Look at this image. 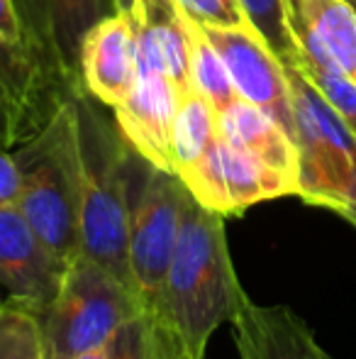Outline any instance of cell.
Returning <instances> with one entry per match:
<instances>
[{
  "mask_svg": "<svg viewBox=\"0 0 356 359\" xmlns=\"http://www.w3.org/2000/svg\"><path fill=\"white\" fill-rule=\"evenodd\" d=\"M147 311L142 296L88 257L69 264L49 306L34 313L44 359H73L105 347L113 335Z\"/></svg>",
  "mask_w": 356,
  "mask_h": 359,
  "instance_id": "obj_4",
  "label": "cell"
},
{
  "mask_svg": "<svg viewBox=\"0 0 356 359\" xmlns=\"http://www.w3.org/2000/svg\"><path fill=\"white\" fill-rule=\"evenodd\" d=\"M215 137H218V113L213 105L193 86L180 88L176 93V115L171 130L173 174L198 161Z\"/></svg>",
  "mask_w": 356,
  "mask_h": 359,
  "instance_id": "obj_19",
  "label": "cell"
},
{
  "mask_svg": "<svg viewBox=\"0 0 356 359\" xmlns=\"http://www.w3.org/2000/svg\"><path fill=\"white\" fill-rule=\"evenodd\" d=\"M0 37L13 44H27L22 37L17 13H15V0H0Z\"/></svg>",
  "mask_w": 356,
  "mask_h": 359,
  "instance_id": "obj_26",
  "label": "cell"
},
{
  "mask_svg": "<svg viewBox=\"0 0 356 359\" xmlns=\"http://www.w3.org/2000/svg\"><path fill=\"white\" fill-rule=\"evenodd\" d=\"M22 37L54 72L86 95L81 83V44L95 22L120 13L115 0H15Z\"/></svg>",
  "mask_w": 356,
  "mask_h": 359,
  "instance_id": "obj_10",
  "label": "cell"
},
{
  "mask_svg": "<svg viewBox=\"0 0 356 359\" xmlns=\"http://www.w3.org/2000/svg\"><path fill=\"white\" fill-rule=\"evenodd\" d=\"M347 3H349V5H352V8L356 10V0H347Z\"/></svg>",
  "mask_w": 356,
  "mask_h": 359,
  "instance_id": "obj_29",
  "label": "cell"
},
{
  "mask_svg": "<svg viewBox=\"0 0 356 359\" xmlns=\"http://www.w3.org/2000/svg\"><path fill=\"white\" fill-rule=\"evenodd\" d=\"M0 359H44L32 313L0 303Z\"/></svg>",
  "mask_w": 356,
  "mask_h": 359,
  "instance_id": "obj_23",
  "label": "cell"
},
{
  "mask_svg": "<svg viewBox=\"0 0 356 359\" xmlns=\"http://www.w3.org/2000/svg\"><path fill=\"white\" fill-rule=\"evenodd\" d=\"M81 83L86 95L118 108L137 79V39L129 10L108 15L86 32L81 44Z\"/></svg>",
  "mask_w": 356,
  "mask_h": 359,
  "instance_id": "obj_13",
  "label": "cell"
},
{
  "mask_svg": "<svg viewBox=\"0 0 356 359\" xmlns=\"http://www.w3.org/2000/svg\"><path fill=\"white\" fill-rule=\"evenodd\" d=\"M188 189L173 171L144 161L134 151L129 181V271L144 306L157 301L171 266Z\"/></svg>",
  "mask_w": 356,
  "mask_h": 359,
  "instance_id": "obj_6",
  "label": "cell"
},
{
  "mask_svg": "<svg viewBox=\"0 0 356 359\" xmlns=\"http://www.w3.org/2000/svg\"><path fill=\"white\" fill-rule=\"evenodd\" d=\"M288 27L315 39L337 69L356 81V10L347 0H283Z\"/></svg>",
  "mask_w": 356,
  "mask_h": 359,
  "instance_id": "obj_17",
  "label": "cell"
},
{
  "mask_svg": "<svg viewBox=\"0 0 356 359\" xmlns=\"http://www.w3.org/2000/svg\"><path fill=\"white\" fill-rule=\"evenodd\" d=\"M71 98L81 95L32 47L0 37V149L32 140Z\"/></svg>",
  "mask_w": 356,
  "mask_h": 359,
  "instance_id": "obj_8",
  "label": "cell"
},
{
  "mask_svg": "<svg viewBox=\"0 0 356 359\" xmlns=\"http://www.w3.org/2000/svg\"><path fill=\"white\" fill-rule=\"evenodd\" d=\"M178 88L169 74L149 67H137V79L129 95L115 110L122 140L159 169L173 171L171 159V130L176 115Z\"/></svg>",
  "mask_w": 356,
  "mask_h": 359,
  "instance_id": "obj_12",
  "label": "cell"
},
{
  "mask_svg": "<svg viewBox=\"0 0 356 359\" xmlns=\"http://www.w3.org/2000/svg\"><path fill=\"white\" fill-rule=\"evenodd\" d=\"M0 303H3V301H0Z\"/></svg>",
  "mask_w": 356,
  "mask_h": 359,
  "instance_id": "obj_30",
  "label": "cell"
},
{
  "mask_svg": "<svg viewBox=\"0 0 356 359\" xmlns=\"http://www.w3.org/2000/svg\"><path fill=\"white\" fill-rule=\"evenodd\" d=\"M176 176L203 208L222 217L242 215L257 203L295 196V184L288 176L229 144L220 135L198 161Z\"/></svg>",
  "mask_w": 356,
  "mask_h": 359,
  "instance_id": "obj_7",
  "label": "cell"
},
{
  "mask_svg": "<svg viewBox=\"0 0 356 359\" xmlns=\"http://www.w3.org/2000/svg\"><path fill=\"white\" fill-rule=\"evenodd\" d=\"M200 29L222 57L239 98L271 115L293 140L295 120L290 81L283 62L271 49L264 34L249 22L234 25V27L200 25Z\"/></svg>",
  "mask_w": 356,
  "mask_h": 359,
  "instance_id": "obj_9",
  "label": "cell"
},
{
  "mask_svg": "<svg viewBox=\"0 0 356 359\" xmlns=\"http://www.w3.org/2000/svg\"><path fill=\"white\" fill-rule=\"evenodd\" d=\"M66 269L34 235L17 205L0 208V301L34 316L57 296Z\"/></svg>",
  "mask_w": 356,
  "mask_h": 359,
  "instance_id": "obj_11",
  "label": "cell"
},
{
  "mask_svg": "<svg viewBox=\"0 0 356 359\" xmlns=\"http://www.w3.org/2000/svg\"><path fill=\"white\" fill-rule=\"evenodd\" d=\"M239 3L247 13L249 25L264 34V39L278 54L283 67L293 64L295 54H298V42L290 34L283 0H239Z\"/></svg>",
  "mask_w": 356,
  "mask_h": 359,
  "instance_id": "obj_22",
  "label": "cell"
},
{
  "mask_svg": "<svg viewBox=\"0 0 356 359\" xmlns=\"http://www.w3.org/2000/svg\"><path fill=\"white\" fill-rule=\"evenodd\" d=\"M185 15L198 25L234 27L249 22L239 0H176Z\"/></svg>",
  "mask_w": 356,
  "mask_h": 359,
  "instance_id": "obj_24",
  "label": "cell"
},
{
  "mask_svg": "<svg viewBox=\"0 0 356 359\" xmlns=\"http://www.w3.org/2000/svg\"><path fill=\"white\" fill-rule=\"evenodd\" d=\"M115 5H118V10H129L132 8V0H115Z\"/></svg>",
  "mask_w": 356,
  "mask_h": 359,
  "instance_id": "obj_28",
  "label": "cell"
},
{
  "mask_svg": "<svg viewBox=\"0 0 356 359\" xmlns=\"http://www.w3.org/2000/svg\"><path fill=\"white\" fill-rule=\"evenodd\" d=\"M20 166L17 210L34 235L64 266L73 264L81 250L83 154L78 98L62 103L54 118L17 149Z\"/></svg>",
  "mask_w": 356,
  "mask_h": 359,
  "instance_id": "obj_2",
  "label": "cell"
},
{
  "mask_svg": "<svg viewBox=\"0 0 356 359\" xmlns=\"http://www.w3.org/2000/svg\"><path fill=\"white\" fill-rule=\"evenodd\" d=\"M188 81L213 105L215 113H222L225 108H229L239 98L222 57L210 44V39L205 37L200 25L193 22L190 18H188Z\"/></svg>",
  "mask_w": 356,
  "mask_h": 359,
  "instance_id": "obj_21",
  "label": "cell"
},
{
  "mask_svg": "<svg viewBox=\"0 0 356 359\" xmlns=\"http://www.w3.org/2000/svg\"><path fill=\"white\" fill-rule=\"evenodd\" d=\"M83 154L81 250L118 279L134 288L129 271V181L134 149L110 125L78 98ZM137 291V288H134Z\"/></svg>",
  "mask_w": 356,
  "mask_h": 359,
  "instance_id": "obj_3",
  "label": "cell"
},
{
  "mask_svg": "<svg viewBox=\"0 0 356 359\" xmlns=\"http://www.w3.org/2000/svg\"><path fill=\"white\" fill-rule=\"evenodd\" d=\"M290 34L298 42V54L288 67H293L327 100L329 108L342 118V123L356 137V81L349 79L342 69L334 67L327 59V54L315 44L313 37H308L300 29H290Z\"/></svg>",
  "mask_w": 356,
  "mask_h": 359,
  "instance_id": "obj_18",
  "label": "cell"
},
{
  "mask_svg": "<svg viewBox=\"0 0 356 359\" xmlns=\"http://www.w3.org/2000/svg\"><path fill=\"white\" fill-rule=\"evenodd\" d=\"M108 359H188L178 337L152 311L127 320L108 342Z\"/></svg>",
  "mask_w": 356,
  "mask_h": 359,
  "instance_id": "obj_20",
  "label": "cell"
},
{
  "mask_svg": "<svg viewBox=\"0 0 356 359\" xmlns=\"http://www.w3.org/2000/svg\"><path fill=\"white\" fill-rule=\"evenodd\" d=\"M229 325L239 359H334L288 306H262L247 296Z\"/></svg>",
  "mask_w": 356,
  "mask_h": 359,
  "instance_id": "obj_14",
  "label": "cell"
},
{
  "mask_svg": "<svg viewBox=\"0 0 356 359\" xmlns=\"http://www.w3.org/2000/svg\"><path fill=\"white\" fill-rule=\"evenodd\" d=\"M285 74L298 149L295 196L315 208L332 210L356 230V137L293 67H285Z\"/></svg>",
  "mask_w": 356,
  "mask_h": 359,
  "instance_id": "obj_5",
  "label": "cell"
},
{
  "mask_svg": "<svg viewBox=\"0 0 356 359\" xmlns=\"http://www.w3.org/2000/svg\"><path fill=\"white\" fill-rule=\"evenodd\" d=\"M244 298L225 217L188 196L176 252L152 311L178 337L188 359H205L210 337L232 320Z\"/></svg>",
  "mask_w": 356,
  "mask_h": 359,
  "instance_id": "obj_1",
  "label": "cell"
},
{
  "mask_svg": "<svg viewBox=\"0 0 356 359\" xmlns=\"http://www.w3.org/2000/svg\"><path fill=\"white\" fill-rule=\"evenodd\" d=\"M137 67L169 74L180 90L188 81V18L176 0H132Z\"/></svg>",
  "mask_w": 356,
  "mask_h": 359,
  "instance_id": "obj_15",
  "label": "cell"
},
{
  "mask_svg": "<svg viewBox=\"0 0 356 359\" xmlns=\"http://www.w3.org/2000/svg\"><path fill=\"white\" fill-rule=\"evenodd\" d=\"M73 359H108V345L98 347V350L83 352V355H78V357H73Z\"/></svg>",
  "mask_w": 356,
  "mask_h": 359,
  "instance_id": "obj_27",
  "label": "cell"
},
{
  "mask_svg": "<svg viewBox=\"0 0 356 359\" xmlns=\"http://www.w3.org/2000/svg\"><path fill=\"white\" fill-rule=\"evenodd\" d=\"M218 135L229 144L249 151L271 169L288 176L298 189V149L290 135L271 115L257 105L237 98L229 108L218 113Z\"/></svg>",
  "mask_w": 356,
  "mask_h": 359,
  "instance_id": "obj_16",
  "label": "cell"
},
{
  "mask_svg": "<svg viewBox=\"0 0 356 359\" xmlns=\"http://www.w3.org/2000/svg\"><path fill=\"white\" fill-rule=\"evenodd\" d=\"M20 184H22V176H20L13 149H0V208L17 205Z\"/></svg>",
  "mask_w": 356,
  "mask_h": 359,
  "instance_id": "obj_25",
  "label": "cell"
}]
</instances>
